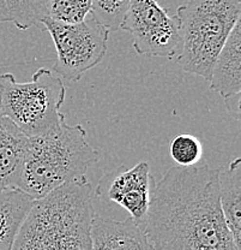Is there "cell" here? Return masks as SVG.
Returning <instances> with one entry per match:
<instances>
[{"mask_svg": "<svg viewBox=\"0 0 241 250\" xmlns=\"http://www.w3.org/2000/svg\"><path fill=\"white\" fill-rule=\"evenodd\" d=\"M155 250H240L225 224L219 170L173 166L154 183L142 224Z\"/></svg>", "mask_w": 241, "mask_h": 250, "instance_id": "cell-1", "label": "cell"}, {"mask_svg": "<svg viewBox=\"0 0 241 250\" xmlns=\"http://www.w3.org/2000/svg\"><path fill=\"white\" fill-rule=\"evenodd\" d=\"M93 187L70 182L36 200L11 250H92Z\"/></svg>", "mask_w": 241, "mask_h": 250, "instance_id": "cell-2", "label": "cell"}, {"mask_svg": "<svg viewBox=\"0 0 241 250\" xmlns=\"http://www.w3.org/2000/svg\"><path fill=\"white\" fill-rule=\"evenodd\" d=\"M97 161L98 152L87 141L84 127L67 124L64 118L51 131L29 137L18 188L40 200L64 184L85 178Z\"/></svg>", "mask_w": 241, "mask_h": 250, "instance_id": "cell-3", "label": "cell"}, {"mask_svg": "<svg viewBox=\"0 0 241 250\" xmlns=\"http://www.w3.org/2000/svg\"><path fill=\"white\" fill-rule=\"evenodd\" d=\"M181 69L210 81L220 51L240 21L241 0H188L178 7Z\"/></svg>", "mask_w": 241, "mask_h": 250, "instance_id": "cell-4", "label": "cell"}, {"mask_svg": "<svg viewBox=\"0 0 241 250\" xmlns=\"http://www.w3.org/2000/svg\"><path fill=\"white\" fill-rule=\"evenodd\" d=\"M65 95L61 78L47 67L36 70L29 82H17L10 72L0 75V113L27 137L46 134L63 121Z\"/></svg>", "mask_w": 241, "mask_h": 250, "instance_id": "cell-5", "label": "cell"}, {"mask_svg": "<svg viewBox=\"0 0 241 250\" xmlns=\"http://www.w3.org/2000/svg\"><path fill=\"white\" fill-rule=\"evenodd\" d=\"M42 27L56 45L54 72L70 82L79 81L85 72L100 64L107 53L110 30L92 16L77 24H64L46 17Z\"/></svg>", "mask_w": 241, "mask_h": 250, "instance_id": "cell-6", "label": "cell"}, {"mask_svg": "<svg viewBox=\"0 0 241 250\" xmlns=\"http://www.w3.org/2000/svg\"><path fill=\"white\" fill-rule=\"evenodd\" d=\"M120 29L132 35V46L139 56L178 58L181 52L180 25L177 15L157 0H131Z\"/></svg>", "mask_w": 241, "mask_h": 250, "instance_id": "cell-7", "label": "cell"}, {"mask_svg": "<svg viewBox=\"0 0 241 250\" xmlns=\"http://www.w3.org/2000/svg\"><path fill=\"white\" fill-rule=\"evenodd\" d=\"M108 183H101L108 201L121 206L130 218L138 224H143L150 205V194L155 178L150 173V166L147 161H141L133 167L124 171H115L111 176H106Z\"/></svg>", "mask_w": 241, "mask_h": 250, "instance_id": "cell-8", "label": "cell"}, {"mask_svg": "<svg viewBox=\"0 0 241 250\" xmlns=\"http://www.w3.org/2000/svg\"><path fill=\"white\" fill-rule=\"evenodd\" d=\"M92 250H155L141 224L95 214L92 223Z\"/></svg>", "mask_w": 241, "mask_h": 250, "instance_id": "cell-9", "label": "cell"}, {"mask_svg": "<svg viewBox=\"0 0 241 250\" xmlns=\"http://www.w3.org/2000/svg\"><path fill=\"white\" fill-rule=\"evenodd\" d=\"M210 88L223 99L240 94L241 89V25L240 21L233 28L220 51L211 76Z\"/></svg>", "mask_w": 241, "mask_h": 250, "instance_id": "cell-10", "label": "cell"}, {"mask_svg": "<svg viewBox=\"0 0 241 250\" xmlns=\"http://www.w3.org/2000/svg\"><path fill=\"white\" fill-rule=\"evenodd\" d=\"M29 137L0 113V191L19 189L23 159Z\"/></svg>", "mask_w": 241, "mask_h": 250, "instance_id": "cell-11", "label": "cell"}, {"mask_svg": "<svg viewBox=\"0 0 241 250\" xmlns=\"http://www.w3.org/2000/svg\"><path fill=\"white\" fill-rule=\"evenodd\" d=\"M219 196L222 213L238 248H241V160L234 159L219 170Z\"/></svg>", "mask_w": 241, "mask_h": 250, "instance_id": "cell-12", "label": "cell"}, {"mask_svg": "<svg viewBox=\"0 0 241 250\" xmlns=\"http://www.w3.org/2000/svg\"><path fill=\"white\" fill-rule=\"evenodd\" d=\"M35 201L20 189L0 191V250H11Z\"/></svg>", "mask_w": 241, "mask_h": 250, "instance_id": "cell-13", "label": "cell"}, {"mask_svg": "<svg viewBox=\"0 0 241 250\" xmlns=\"http://www.w3.org/2000/svg\"><path fill=\"white\" fill-rule=\"evenodd\" d=\"M47 17V0H0V23H12L17 29L40 28Z\"/></svg>", "mask_w": 241, "mask_h": 250, "instance_id": "cell-14", "label": "cell"}, {"mask_svg": "<svg viewBox=\"0 0 241 250\" xmlns=\"http://www.w3.org/2000/svg\"><path fill=\"white\" fill-rule=\"evenodd\" d=\"M92 0H47V17L64 24H77L89 17Z\"/></svg>", "mask_w": 241, "mask_h": 250, "instance_id": "cell-15", "label": "cell"}, {"mask_svg": "<svg viewBox=\"0 0 241 250\" xmlns=\"http://www.w3.org/2000/svg\"><path fill=\"white\" fill-rule=\"evenodd\" d=\"M169 153L178 166H196L203 158V143L194 135L179 134L170 141Z\"/></svg>", "mask_w": 241, "mask_h": 250, "instance_id": "cell-16", "label": "cell"}, {"mask_svg": "<svg viewBox=\"0 0 241 250\" xmlns=\"http://www.w3.org/2000/svg\"><path fill=\"white\" fill-rule=\"evenodd\" d=\"M130 1L131 0H92L90 16L107 28L110 33L120 29Z\"/></svg>", "mask_w": 241, "mask_h": 250, "instance_id": "cell-17", "label": "cell"}, {"mask_svg": "<svg viewBox=\"0 0 241 250\" xmlns=\"http://www.w3.org/2000/svg\"><path fill=\"white\" fill-rule=\"evenodd\" d=\"M225 106H227L228 112H229L230 117L237 121L240 119V94H235V95L229 96V98L224 99Z\"/></svg>", "mask_w": 241, "mask_h": 250, "instance_id": "cell-18", "label": "cell"}]
</instances>
